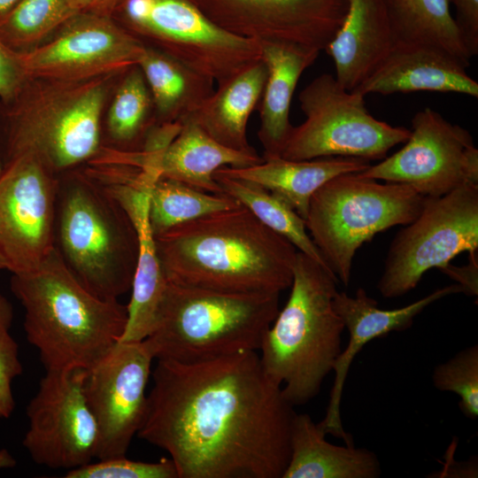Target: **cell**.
I'll list each match as a JSON object with an SVG mask.
<instances>
[{
  "label": "cell",
  "instance_id": "1",
  "mask_svg": "<svg viewBox=\"0 0 478 478\" xmlns=\"http://www.w3.org/2000/svg\"><path fill=\"white\" fill-rule=\"evenodd\" d=\"M137 432L167 451L177 478H281L296 414L258 352L157 359Z\"/></svg>",
  "mask_w": 478,
  "mask_h": 478
},
{
  "label": "cell",
  "instance_id": "2",
  "mask_svg": "<svg viewBox=\"0 0 478 478\" xmlns=\"http://www.w3.org/2000/svg\"><path fill=\"white\" fill-rule=\"evenodd\" d=\"M167 281L227 293L289 289L297 250L242 204L154 236Z\"/></svg>",
  "mask_w": 478,
  "mask_h": 478
},
{
  "label": "cell",
  "instance_id": "3",
  "mask_svg": "<svg viewBox=\"0 0 478 478\" xmlns=\"http://www.w3.org/2000/svg\"><path fill=\"white\" fill-rule=\"evenodd\" d=\"M11 289L25 310L27 341L46 370H88L117 343L127 306L89 291L56 248L34 269L12 274Z\"/></svg>",
  "mask_w": 478,
  "mask_h": 478
},
{
  "label": "cell",
  "instance_id": "4",
  "mask_svg": "<svg viewBox=\"0 0 478 478\" xmlns=\"http://www.w3.org/2000/svg\"><path fill=\"white\" fill-rule=\"evenodd\" d=\"M338 281L297 251L289 299L262 338L263 369L293 406L317 396L342 351L344 324L333 304Z\"/></svg>",
  "mask_w": 478,
  "mask_h": 478
},
{
  "label": "cell",
  "instance_id": "5",
  "mask_svg": "<svg viewBox=\"0 0 478 478\" xmlns=\"http://www.w3.org/2000/svg\"><path fill=\"white\" fill-rule=\"evenodd\" d=\"M55 248L74 277L103 299L131 289L138 237L117 200L84 170L58 174Z\"/></svg>",
  "mask_w": 478,
  "mask_h": 478
},
{
  "label": "cell",
  "instance_id": "6",
  "mask_svg": "<svg viewBox=\"0 0 478 478\" xmlns=\"http://www.w3.org/2000/svg\"><path fill=\"white\" fill-rule=\"evenodd\" d=\"M279 312V294L227 293L167 281L144 339L156 359L197 363L258 351Z\"/></svg>",
  "mask_w": 478,
  "mask_h": 478
},
{
  "label": "cell",
  "instance_id": "7",
  "mask_svg": "<svg viewBox=\"0 0 478 478\" xmlns=\"http://www.w3.org/2000/svg\"><path fill=\"white\" fill-rule=\"evenodd\" d=\"M108 78L28 81L15 99L10 158L31 154L57 174L94 158L102 148Z\"/></svg>",
  "mask_w": 478,
  "mask_h": 478
},
{
  "label": "cell",
  "instance_id": "8",
  "mask_svg": "<svg viewBox=\"0 0 478 478\" xmlns=\"http://www.w3.org/2000/svg\"><path fill=\"white\" fill-rule=\"evenodd\" d=\"M426 199L404 184L343 173L312 195L305 226L327 266L348 286L357 251L378 233L412 222Z\"/></svg>",
  "mask_w": 478,
  "mask_h": 478
},
{
  "label": "cell",
  "instance_id": "9",
  "mask_svg": "<svg viewBox=\"0 0 478 478\" xmlns=\"http://www.w3.org/2000/svg\"><path fill=\"white\" fill-rule=\"evenodd\" d=\"M114 14L143 45L218 85L262 60L259 42L218 27L190 0H123Z\"/></svg>",
  "mask_w": 478,
  "mask_h": 478
},
{
  "label": "cell",
  "instance_id": "10",
  "mask_svg": "<svg viewBox=\"0 0 478 478\" xmlns=\"http://www.w3.org/2000/svg\"><path fill=\"white\" fill-rule=\"evenodd\" d=\"M305 121L293 127L280 155L289 160L344 157L380 160L406 142L410 129L375 119L365 96L322 73L299 93Z\"/></svg>",
  "mask_w": 478,
  "mask_h": 478
},
{
  "label": "cell",
  "instance_id": "11",
  "mask_svg": "<svg viewBox=\"0 0 478 478\" xmlns=\"http://www.w3.org/2000/svg\"><path fill=\"white\" fill-rule=\"evenodd\" d=\"M478 250V184L427 197L420 214L390 243L377 288L385 298L412 290L432 268Z\"/></svg>",
  "mask_w": 478,
  "mask_h": 478
},
{
  "label": "cell",
  "instance_id": "12",
  "mask_svg": "<svg viewBox=\"0 0 478 478\" xmlns=\"http://www.w3.org/2000/svg\"><path fill=\"white\" fill-rule=\"evenodd\" d=\"M404 143L396 153L358 173L409 186L428 197L478 184V149L473 136L434 109L426 107L414 114Z\"/></svg>",
  "mask_w": 478,
  "mask_h": 478
},
{
  "label": "cell",
  "instance_id": "13",
  "mask_svg": "<svg viewBox=\"0 0 478 478\" xmlns=\"http://www.w3.org/2000/svg\"><path fill=\"white\" fill-rule=\"evenodd\" d=\"M51 40L19 52L28 81H77L123 73L144 45L112 17L75 13Z\"/></svg>",
  "mask_w": 478,
  "mask_h": 478
},
{
  "label": "cell",
  "instance_id": "14",
  "mask_svg": "<svg viewBox=\"0 0 478 478\" xmlns=\"http://www.w3.org/2000/svg\"><path fill=\"white\" fill-rule=\"evenodd\" d=\"M86 370H46L30 400L23 446L34 462L67 471L96 458L98 430L88 405Z\"/></svg>",
  "mask_w": 478,
  "mask_h": 478
},
{
  "label": "cell",
  "instance_id": "15",
  "mask_svg": "<svg viewBox=\"0 0 478 478\" xmlns=\"http://www.w3.org/2000/svg\"><path fill=\"white\" fill-rule=\"evenodd\" d=\"M58 174L31 154L0 175V253L12 274L35 268L55 248Z\"/></svg>",
  "mask_w": 478,
  "mask_h": 478
},
{
  "label": "cell",
  "instance_id": "16",
  "mask_svg": "<svg viewBox=\"0 0 478 478\" xmlns=\"http://www.w3.org/2000/svg\"><path fill=\"white\" fill-rule=\"evenodd\" d=\"M154 359L146 342H118L86 370L83 392L98 430L96 459L125 457L143 423Z\"/></svg>",
  "mask_w": 478,
  "mask_h": 478
},
{
  "label": "cell",
  "instance_id": "17",
  "mask_svg": "<svg viewBox=\"0 0 478 478\" xmlns=\"http://www.w3.org/2000/svg\"><path fill=\"white\" fill-rule=\"evenodd\" d=\"M222 29L258 42L324 50L340 27L348 0H190Z\"/></svg>",
  "mask_w": 478,
  "mask_h": 478
},
{
  "label": "cell",
  "instance_id": "18",
  "mask_svg": "<svg viewBox=\"0 0 478 478\" xmlns=\"http://www.w3.org/2000/svg\"><path fill=\"white\" fill-rule=\"evenodd\" d=\"M96 180L117 200L133 222L138 258L127 306V320L119 342H141L150 333L167 283L149 222V195L156 180L141 170L136 174L104 173Z\"/></svg>",
  "mask_w": 478,
  "mask_h": 478
},
{
  "label": "cell",
  "instance_id": "19",
  "mask_svg": "<svg viewBox=\"0 0 478 478\" xmlns=\"http://www.w3.org/2000/svg\"><path fill=\"white\" fill-rule=\"evenodd\" d=\"M463 292L462 287L453 283L437 289L428 296L405 306L385 310L378 307L376 300L369 297L363 288L351 297L337 291L334 307L349 332V342L333 366L335 378L324 419L318 424L326 435H332L352 444L343 428L341 418V401L343 387L351 365L357 354L372 340L392 331H403L412 327L414 318L434 302L452 294Z\"/></svg>",
  "mask_w": 478,
  "mask_h": 478
},
{
  "label": "cell",
  "instance_id": "20",
  "mask_svg": "<svg viewBox=\"0 0 478 478\" xmlns=\"http://www.w3.org/2000/svg\"><path fill=\"white\" fill-rule=\"evenodd\" d=\"M450 54L427 46L397 44L354 92L390 95L416 91L458 93L478 97V83Z\"/></svg>",
  "mask_w": 478,
  "mask_h": 478
},
{
  "label": "cell",
  "instance_id": "21",
  "mask_svg": "<svg viewBox=\"0 0 478 478\" xmlns=\"http://www.w3.org/2000/svg\"><path fill=\"white\" fill-rule=\"evenodd\" d=\"M396 45L384 0H348L345 17L324 50L334 61L338 83L352 91Z\"/></svg>",
  "mask_w": 478,
  "mask_h": 478
},
{
  "label": "cell",
  "instance_id": "22",
  "mask_svg": "<svg viewBox=\"0 0 478 478\" xmlns=\"http://www.w3.org/2000/svg\"><path fill=\"white\" fill-rule=\"evenodd\" d=\"M262 60L267 76L259 102V128L263 158L280 157L293 126L289 112L299 78L320 55V50L297 44L262 42Z\"/></svg>",
  "mask_w": 478,
  "mask_h": 478
},
{
  "label": "cell",
  "instance_id": "23",
  "mask_svg": "<svg viewBox=\"0 0 478 478\" xmlns=\"http://www.w3.org/2000/svg\"><path fill=\"white\" fill-rule=\"evenodd\" d=\"M370 165L357 158L289 160L274 157L248 167L224 166L220 170L265 188L305 220L311 198L323 184L340 174L362 172Z\"/></svg>",
  "mask_w": 478,
  "mask_h": 478
},
{
  "label": "cell",
  "instance_id": "24",
  "mask_svg": "<svg viewBox=\"0 0 478 478\" xmlns=\"http://www.w3.org/2000/svg\"><path fill=\"white\" fill-rule=\"evenodd\" d=\"M306 413H296L290 431V454L281 478H377V455L353 444L338 446Z\"/></svg>",
  "mask_w": 478,
  "mask_h": 478
},
{
  "label": "cell",
  "instance_id": "25",
  "mask_svg": "<svg viewBox=\"0 0 478 478\" xmlns=\"http://www.w3.org/2000/svg\"><path fill=\"white\" fill-rule=\"evenodd\" d=\"M263 161L257 151L234 150L222 145L192 120H184L174 138L159 157L158 173L162 178L182 182L194 189L225 194L213 179L224 166L248 167Z\"/></svg>",
  "mask_w": 478,
  "mask_h": 478
},
{
  "label": "cell",
  "instance_id": "26",
  "mask_svg": "<svg viewBox=\"0 0 478 478\" xmlns=\"http://www.w3.org/2000/svg\"><path fill=\"white\" fill-rule=\"evenodd\" d=\"M266 76V66L260 60L218 85L217 90L188 120L226 147L256 151L248 141L247 125L260 102Z\"/></svg>",
  "mask_w": 478,
  "mask_h": 478
},
{
  "label": "cell",
  "instance_id": "27",
  "mask_svg": "<svg viewBox=\"0 0 478 478\" xmlns=\"http://www.w3.org/2000/svg\"><path fill=\"white\" fill-rule=\"evenodd\" d=\"M150 89L157 125L181 123L214 92V81L144 45L137 65Z\"/></svg>",
  "mask_w": 478,
  "mask_h": 478
},
{
  "label": "cell",
  "instance_id": "28",
  "mask_svg": "<svg viewBox=\"0 0 478 478\" xmlns=\"http://www.w3.org/2000/svg\"><path fill=\"white\" fill-rule=\"evenodd\" d=\"M397 44L443 50L470 65V56L451 14L449 0H384Z\"/></svg>",
  "mask_w": 478,
  "mask_h": 478
},
{
  "label": "cell",
  "instance_id": "29",
  "mask_svg": "<svg viewBox=\"0 0 478 478\" xmlns=\"http://www.w3.org/2000/svg\"><path fill=\"white\" fill-rule=\"evenodd\" d=\"M158 126L151 95L136 65L123 73L106 117V131L113 146L122 152H142Z\"/></svg>",
  "mask_w": 478,
  "mask_h": 478
},
{
  "label": "cell",
  "instance_id": "30",
  "mask_svg": "<svg viewBox=\"0 0 478 478\" xmlns=\"http://www.w3.org/2000/svg\"><path fill=\"white\" fill-rule=\"evenodd\" d=\"M213 179L223 192L247 208L266 227L290 242L298 251L330 269L307 233L305 221L282 199L265 188L218 169Z\"/></svg>",
  "mask_w": 478,
  "mask_h": 478
},
{
  "label": "cell",
  "instance_id": "31",
  "mask_svg": "<svg viewBox=\"0 0 478 478\" xmlns=\"http://www.w3.org/2000/svg\"><path fill=\"white\" fill-rule=\"evenodd\" d=\"M239 204L226 194H212L158 177L150 189L149 222L157 236L178 225Z\"/></svg>",
  "mask_w": 478,
  "mask_h": 478
},
{
  "label": "cell",
  "instance_id": "32",
  "mask_svg": "<svg viewBox=\"0 0 478 478\" xmlns=\"http://www.w3.org/2000/svg\"><path fill=\"white\" fill-rule=\"evenodd\" d=\"M74 14L69 0H19L0 18V39L16 51H26Z\"/></svg>",
  "mask_w": 478,
  "mask_h": 478
},
{
  "label": "cell",
  "instance_id": "33",
  "mask_svg": "<svg viewBox=\"0 0 478 478\" xmlns=\"http://www.w3.org/2000/svg\"><path fill=\"white\" fill-rule=\"evenodd\" d=\"M434 386L459 397L460 412L468 419L478 417V345L466 347L433 371Z\"/></svg>",
  "mask_w": 478,
  "mask_h": 478
},
{
  "label": "cell",
  "instance_id": "34",
  "mask_svg": "<svg viewBox=\"0 0 478 478\" xmlns=\"http://www.w3.org/2000/svg\"><path fill=\"white\" fill-rule=\"evenodd\" d=\"M13 309L0 294V418L8 419L15 407L12 393L14 379L22 374L19 345L11 334Z\"/></svg>",
  "mask_w": 478,
  "mask_h": 478
},
{
  "label": "cell",
  "instance_id": "35",
  "mask_svg": "<svg viewBox=\"0 0 478 478\" xmlns=\"http://www.w3.org/2000/svg\"><path fill=\"white\" fill-rule=\"evenodd\" d=\"M66 478H177L170 459L149 463L125 457L98 460L66 472Z\"/></svg>",
  "mask_w": 478,
  "mask_h": 478
},
{
  "label": "cell",
  "instance_id": "36",
  "mask_svg": "<svg viewBox=\"0 0 478 478\" xmlns=\"http://www.w3.org/2000/svg\"><path fill=\"white\" fill-rule=\"evenodd\" d=\"M27 81L19 51L0 39V98L5 102L15 100Z\"/></svg>",
  "mask_w": 478,
  "mask_h": 478
},
{
  "label": "cell",
  "instance_id": "37",
  "mask_svg": "<svg viewBox=\"0 0 478 478\" xmlns=\"http://www.w3.org/2000/svg\"><path fill=\"white\" fill-rule=\"evenodd\" d=\"M455 8V22L473 58L478 53V0H449Z\"/></svg>",
  "mask_w": 478,
  "mask_h": 478
},
{
  "label": "cell",
  "instance_id": "38",
  "mask_svg": "<svg viewBox=\"0 0 478 478\" xmlns=\"http://www.w3.org/2000/svg\"><path fill=\"white\" fill-rule=\"evenodd\" d=\"M468 264L463 266H444L439 270L457 281L463 289V293L477 297L478 293V254L477 251L469 253Z\"/></svg>",
  "mask_w": 478,
  "mask_h": 478
},
{
  "label": "cell",
  "instance_id": "39",
  "mask_svg": "<svg viewBox=\"0 0 478 478\" xmlns=\"http://www.w3.org/2000/svg\"><path fill=\"white\" fill-rule=\"evenodd\" d=\"M75 13H93L112 17L123 0H69Z\"/></svg>",
  "mask_w": 478,
  "mask_h": 478
},
{
  "label": "cell",
  "instance_id": "40",
  "mask_svg": "<svg viewBox=\"0 0 478 478\" xmlns=\"http://www.w3.org/2000/svg\"><path fill=\"white\" fill-rule=\"evenodd\" d=\"M16 465L15 459L5 449L0 450V468L13 467Z\"/></svg>",
  "mask_w": 478,
  "mask_h": 478
},
{
  "label": "cell",
  "instance_id": "41",
  "mask_svg": "<svg viewBox=\"0 0 478 478\" xmlns=\"http://www.w3.org/2000/svg\"><path fill=\"white\" fill-rule=\"evenodd\" d=\"M19 0H0V18L5 15Z\"/></svg>",
  "mask_w": 478,
  "mask_h": 478
},
{
  "label": "cell",
  "instance_id": "42",
  "mask_svg": "<svg viewBox=\"0 0 478 478\" xmlns=\"http://www.w3.org/2000/svg\"><path fill=\"white\" fill-rule=\"evenodd\" d=\"M0 269H7V264L0 253Z\"/></svg>",
  "mask_w": 478,
  "mask_h": 478
},
{
  "label": "cell",
  "instance_id": "43",
  "mask_svg": "<svg viewBox=\"0 0 478 478\" xmlns=\"http://www.w3.org/2000/svg\"><path fill=\"white\" fill-rule=\"evenodd\" d=\"M3 169L4 168H2L1 164H0V175H1L2 172H3Z\"/></svg>",
  "mask_w": 478,
  "mask_h": 478
}]
</instances>
